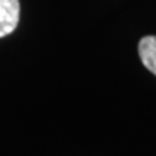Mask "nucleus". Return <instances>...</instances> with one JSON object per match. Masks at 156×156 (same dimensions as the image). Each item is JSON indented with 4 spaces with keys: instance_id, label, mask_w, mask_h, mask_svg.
<instances>
[{
    "instance_id": "nucleus-1",
    "label": "nucleus",
    "mask_w": 156,
    "mask_h": 156,
    "mask_svg": "<svg viewBox=\"0 0 156 156\" xmlns=\"http://www.w3.org/2000/svg\"><path fill=\"white\" fill-rule=\"evenodd\" d=\"M20 16L19 0H0V38L10 35L16 29Z\"/></svg>"
},
{
    "instance_id": "nucleus-2",
    "label": "nucleus",
    "mask_w": 156,
    "mask_h": 156,
    "mask_svg": "<svg viewBox=\"0 0 156 156\" xmlns=\"http://www.w3.org/2000/svg\"><path fill=\"white\" fill-rule=\"evenodd\" d=\"M139 56L142 64L145 65L153 75H156V36L149 35L140 39Z\"/></svg>"
}]
</instances>
